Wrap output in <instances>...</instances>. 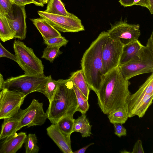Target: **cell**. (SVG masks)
Listing matches in <instances>:
<instances>
[{
  "label": "cell",
  "instance_id": "23",
  "mask_svg": "<svg viewBox=\"0 0 153 153\" xmlns=\"http://www.w3.org/2000/svg\"><path fill=\"white\" fill-rule=\"evenodd\" d=\"M74 120L73 116L66 115L60 119L56 124L63 134L71 137V134L73 133Z\"/></svg>",
  "mask_w": 153,
  "mask_h": 153
},
{
  "label": "cell",
  "instance_id": "14",
  "mask_svg": "<svg viewBox=\"0 0 153 153\" xmlns=\"http://www.w3.org/2000/svg\"><path fill=\"white\" fill-rule=\"evenodd\" d=\"M147 94H153V73L147 79L144 83L134 93L127 97L125 103L126 111L142 99Z\"/></svg>",
  "mask_w": 153,
  "mask_h": 153
},
{
  "label": "cell",
  "instance_id": "9",
  "mask_svg": "<svg viewBox=\"0 0 153 153\" xmlns=\"http://www.w3.org/2000/svg\"><path fill=\"white\" fill-rule=\"evenodd\" d=\"M0 92V120L16 116L21 109L26 96L5 88H3Z\"/></svg>",
  "mask_w": 153,
  "mask_h": 153
},
{
  "label": "cell",
  "instance_id": "36",
  "mask_svg": "<svg viewBox=\"0 0 153 153\" xmlns=\"http://www.w3.org/2000/svg\"><path fill=\"white\" fill-rule=\"evenodd\" d=\"M132 5L140 6L149 9L148 0H134Z\"/></svg>",
  "mask_w": 153,
  "mask_h": 153
},
{
  "label": "cell",
  "instance_id": "34",
  "mask_svg": "<svg viewBox=\"0 0 153 153\" xmlns=\"http://www.w3.org/2000/svg\"><path fill=\"white\" fill-rule=\"evenodd\" d=\"M131 153H144V152L142 146V141L138 139L134 146Z\"/></svg>",
  "mask_w": 153,
  "mask_h": 153
},
{
  "label": "cell",
  "instance_id": "4",
  "mask_svg": "<svg viewBox=\"0 0 153 153\" xmlns=\"http://www.w3.org/2000/svg\"><path fill=\"white\" fill-rule=\"evenodd\" d=\"M47 78L44 74L30 75L25 74L12 77L4 81L3 88L17 91L25 96L34 92L44 94L45 84Z\"/></svg>",
  "mask_w": 153,
  "mask_h": 153
},
{
  "label": "cell",
  "instance_id": "6",
  "mask_svg": "<svg viewBox=\"0 0 153 153\" xmlns=\"http://www.w3.org/2000/svg\"><path fill=\"white\" fill-rule=\"evenodd\" d=\"M118 67L124 77L128 80L141 74L153 73V48L144 46L139 59Z\"/></svg>",
  "mask_w": 153,
  "mask_h": 153
},
{
  "label": "cell",
  "instance_id": "5",
  "mask_svg": "<svg viewBox=\"0 0 153 153\" xmlns=\"http://www.w3.org/2000/svg\"><path fill=\"white\" fill-rule=\"evenodd\" d=\"M13 48L16 62L25 74L36 75L44 74L42 61L35 55L32 49L19 40L14 41Z\"/></svg>",
  "mask_w": 153,
  "mask_h": 153
},
{
  "label": "cell",
  "instance_id": "30",
  "mask_svg": "<svg viewBox=\"0 0 153 153\" xmlns=\"http://www.w3.org/2000/svg\"><path fill=\"white\" fill-rule=\"evenodd\" d=\"M13 4L10 0H0V13L7 19L13 18Z\"/></svg>",
  "mask_w": 153,
  "mask_h": 153
},
{
  "label": "cell",
  "instance_id": "16",
  "mask_svg": "<svg viewBox=\"0 0 153 153\" xmlns=\"http://www.w3.org/2000/svg\"><path fill=\"white\" fill-rule=\"evenodd\" d=\"M143 46L138 40L124 45L119 66L139 59Z\"/></svg>",
  "mask_w": 153,
  "mask_h": 153
},
{
  "label": "cell",
  "instance_id": "41",
  "mask_svg": "<svg viewBox=\"0 0 153 153\" xmlns=\"http://www.w3.org/2000/svg\"><path fill=\"white\" fill-rule=\"evenodd\" d=\"M4 81L3 76L0 73V91L3 88Z\"/></svg>",
  "mask_w": 153,
  "mask_h": 153
},
{
  "label": "cell",
  "instance_id": "17",
  "mask_svg": "<svg viewBox=\"0 0 153 153\" xmlns=\"http://www.w3.org/2000/svg\"><path fill=\"white\" fill-rule=\"evenodd\" d=\"M30 20L41 34L44 40L61 36L59 32L45 19L40 17Z\"/></svg>",
  "mask_w": 153,
  "mask_h": 153
},
{
  "label": "cell",
  "instance_id": "31",
  "mask_svg": "<svg viewBox=\"0 0 153 153\" xmlns=\"http://www.w3.org/2000/svg\"><path fill=\"white\" fill-rule=\"evenodd\" d=\"M68 41L62 36L50 38L44 40V43L47 45L59 46L61 47L66 45Z\"/></svg>",
  "mask_w": 153,
  "mask_h": 153
},
{
  "label": "cell",
  "instance_id": "8",
  "mask_svg": "<svg viewBox=\"0 0 153 153\" xmlns=\"http://www.w3.org/2000/svg\"><path fill=\"white\" fill-rule=\"evenodd\" d=\"M140 28L138 24H129L126 20L121 19L111 25L107 32L108 37L119 41L124 46L138 40L141 34Z\"/></svg>",
  "mask_w": 153,
  "mask_h": 153
},
{
  "label": "cell",
  "instance_id": "42",
  "mask_svg": "<svg viewBox=\"0 0 153 153\" xmlns=\"http://www.w3.org/2000/svg\"><path fill=\"white\" fill-rule=\"evenodd\" d=\"M42 3L44 4L47 3L48 1V0H41Z\"/></svg>",
  "mask_w": 153,
  "mask_h": 153
},
{
  "label": "cell",
  "instance_id": "38",
  "mask_svg": "<svg viewBox=\"0 0 153 153\" xmlns=\"http://www.w3.org/2000/svg\"><path fill=\"white\" fill-rule=\"evenodd\" d=\"M94 144V143H91L78 150L74 152H73V153H85L86 150L90 146Z\"/></svg>",
  "mask_w": 153,
  "mask_h": 153
},
{
  "label": "cell",
  "instance_id": "25",
  "mask_svg": "<svg viewBox=\"0 0 153 153\" xmlns=\"http://www.w3.org/2000/svg\"><path fill=\"white\" fill-rule=\"evenodd\" d=\"M108 114L109 122L113 124H124L128 118L125 107L118 108Z\"/></svg>",
  "mask_w": 153,
  "mask_h": 153
},
{
  "label": "cell",
  "instance_id": "32",
  "mask_svg": "<svg viewBox=\"0 0 153 153\" xmlns=\"http://www.w3.org/2000/svg\"><path fill=\"white\" fill-rule=\"evenodd\" d=\"M114 134L118 137H120L123 136H126L127 131L122 124L119 123H114Z\"/></svg>",
  "mask_w": 153,
  "mask_h": 153
},
{
  "label": "cell",
  "instance_id": "3",
  "mask_svg": "<svg viewBox=\"0 0 153 153\" xmlns=\"http://www.w3.org/2000/svg\"><path fill=\"white\" fill-rule=\"evenodd\" d=\"M57 81V88L46 112L52 124H56L64 116H73L77 107L73 82L69 79Z\"/></svg>",
  "mask_w": 153,
  "mask_h": 153
},
{
  "label": "cell",
  "instance_id": "13",
  "mask_svg": "<svg viewBox=\"0 0 153 153\" xmlns=\"http://www.w3.org/2000/svg\"><path fill=\"white\" fill-rule=\"evenodd\" d=\"M47 134L64 153H73L71 147V137L63 134L56 124H52L46 129Z\"/></svg>",
  "mask_w": 153,
  "mask_h": 153
},
{
  "label": "cell",
  "instance_id": "22",
  "mask_svg": "<svg viewBox=\"0 0 153 153\" xmlns=\"http://www.w3.org/2000/svg\"><path fill=\"white\" fill-rule=\"evenodd\" d=\"M45 11L50 13L73 16L75 15L68 12L61 0H49Z\"/></svg>",
  "mask_w": 153,
  "mask_h": 153
},
{
  "label": "cell",
  "instance_id": "26",
  "mask_svg": "<svg viewBox=\"0 0 153 153\" xmlns=\"http://www.w3.org/2000/svg\"><path fill=\"white\" fill-rule=\"evenodd\" d=\"M73 87L76 96L77 105L76 112L78 111L82 114H85L89 108L88 100L74 84Z\"/></svg>",
  "mask_w": 153,
  "mask_h": 153
},
{
  "label": "cell",
  "instance_id": "35",
  "mask_svg": "<svg viewBox=\"0 0 153 153\" xmlns=\"http://www.w3.org/2000/svg\"><path fill=\"white\" fill-rule=\"evenodd\" d=\"M13 4L18 5L25 6L30 4H34V2L32 0H10Z\"/></svg>",
  "mask_w": 153,
  "mask_h": 153
},
{
  "label": "cell",
  "instance_id": "39",
  "mask_svg": "<svg viewBox=\"0 0 153 153\" xmlns=\"http://www.w3.org/2000/svg\"><path fill=\"white\" fill-rule=\"evenodd\" d=\"M149 7V10L151 14H153V0H148Z\"/></svg>",
  "mask_w": 153,
  "mask_h": 153
},
{
  "label": "cell",
  "instance_id": "37",
  "mask_svg": "<svg viewBox=\"0 0 153 153\" xmlns=\"http://www.w3.org/2000/svg\"><path fill=\"white\" fill-rule=\"evenodd\" d=\"M134 0H119L120 5L124 7L132 6Z\"/></svg>",
  "mask_w": 153,
  "mask_h": 153
},
{
  "label": "cell",
  "instance_id": "33",
  "mask_svg": "<svg viewBox=\"0 0 153 153\" xmlns=\"http://www.w3.org/2000/svg\"><path fill=\"white\" fill-rule=\"evenodd\" d=\"M5 57L11 59L16 62L15 55L13 54L7 50L0 42V58Z\"/></svg>",
  "mask_w": 153,
  "mask_h": 153
},
{
  "label": "cell",
  "instance_id": "29",
  "mask_svg": "<svg viewBox=\"0 0 153 153\" xmlns=\"http://www.w3.org/2000/svg\"><path fill=\"white\" fill-rule=\"evenodd\" d=\"M61 47L59 46L47 45L43 52L42 58L53 62L55 59L62 53V52L60 51Z\"/></svg>",
  "mask_w": 153,
  "mask_h": 153
},
{
  "label": "cell",
  "instance_id": "11",
  "mask_svg": "<svg viewBox=\"0 0 153 153\" xmlns=\"http://www.w3.org/2000/svg\"><path fill=\"white\" fill-rule=\"evenodd\" d=\"M123 45L108 36L103 45L102 59L104 75L119 66Z\"/></svg>",
  "mask_w": 153,
  "mask_h": 153
},
{
  "label": "cell",
  "instance_id": "27",
  "mask_svg": "<svg viewBox=\"0 0 153 153\" xmlns=\"http://www.w3.org/2000/svg\"><path fill=\"white\" fill-rule=\"evenodd\" d=\"M26 153H38L39 148L38 146L37 139L35 134H29L27 135L24 143Z\"/></svg>",
  "mask_w": 153,
  "mask_h": 153
},
{
  "label": "cell",
  "instance_id": "2",
  "mask_svg": "<svg viewBox=\"0 0 153 153\" xmlns=\"http://www.w3.org/2000/svg\"><path fill=\"white\" fill-rule=\"evenodd\" d=\"M108 36L107 31L102 32L85 51L81 61V69L87 83L96 94L104 75L102 50Z\"/></svg>",
  "mask_w": 153,
  "mask_h": 153
},
{
  "label": "cell",
  "instance_id": "12",
  "mask_svg": "<svg viewBox=\"0 0 153 153\" xmlns=\"http://www.w3.org/2000/svg\"><path fill=\"white\" fill-rule=\"evenodd\" d=\"M25 6L13 4V18H7L14 38L21 40L25 39L27 32Z\"/></svg>",
  "mask_w": 153,
  "mask_h": 153
},
{
  "label": "cell",
  "instance_id": "19",
  "mask_svg": "<svg viewBox=\"0 0 153 153\" xmlns=\"http://www.w3.org/2000/svg\"><path fill=\"white\" fill-rule=\"evenodd\" d=\"M69 79L88 100L90 89L81 69L72 73Z\"/></svg>",
  "mask_w": 153,
  "mask_h": 153
},
{
  "label": "cell",
  "instance_id": "28",
  "mask_svg": "<svg viewBox=\"0 0 153 153\" xmlns=\"http://www.w3.org/2000/svg\"><path fill=\"white\" fill-rule=\"evenodd\" d=\"M58 85L57 80L53 79L51 75L47 76L44 86V94L47 97L49 102L51 100Z\"/></svg>",
  "mask_w": 153,
  "mask_h": 153
},
{
  "label": "cell",
  "instance_id": "21",
  "mask_svg": "<svg viewBox=\"0 0 153 153\" xmlns=\"http://www.w3.org/2000/svg\"><path fill=\"white\" fill-rule=\"evenodd\" d=\"M18 123L19 119L17 115L4 119L0 134V141L12 134Z\"/></svg>",
  "mask_w": 153,
  "mask_h": 153
},
{
  "label": "cell",
  "instance_id": "7",
  "mask_svg": "<svg viewBox=\"0 0 153 153\" xmlns=\"http://www.w3.org/2000/svg\"><path fill=\"white\" fill-rule=\"evenodd\" d=\"M17 115L19 119V123L13 134L25 126L29 127L41 126L48 118L47 114L43 109V103L35 99L33 100L26 109H20Z\"/></svg>",
  "mask_w": 153,
  "mask_h": 153
},
{
  "label": "cell",
  "instance_id": "24",
  "mask_svg": "<svg viewBox=\"0 0 153 153\" xmlns=\"http://www.w3.org/2000/svg\"><path fill=\"white\" fill-rule=\"evenodd\" d=\"M14 38L7 18L0 13V39L4 42Z\"/></svg>",
  "mask_w": 153,
  "mask_h": 153
},
{
  "label": "cell",
  "instance_id": "40",
  "mask_svg": "<svg viewBox=\"0 0 153 153\" xmlns=\"http://www.w3.org/2000/svg\"><path fill=\"white\" fill-rule=\"evenodd\" d=\"M34 2V4L37 6L43 7L44 4L42 3L41 0H32Z\"/></svg>",
  "mask_w": 153,
  "mask_h": 153
},
{
  "label": "cell",
  "instance_id": "15",
  "mask_svg": "<svg viewBox=\"0 0 153 153\" xmlns=\"http://www.w3.org/2000/svg\"><path fill=\"white\" fill-rule=\"evenodd\" d=\"M27 135L25 132H16L7 137L0 148V153H16L22 147Z\"/></svg>",
  "mask_w": 153,
  "mask_h": 153
},
{
  "label": "cell",
  "instance_id": "1",
  "mask_svg": "<svg viewBox=\"0 0 153 153\" xmlns=\"http://www.w3.org/2000/svg\"><path fill=\"white\" fill-rule=\"evenodd\" d=\"M131 83L125 79L119 67L104 75L96 94L98 104L104 114L125 107L126 100L131 94L128 87Z\"/></svg>",
  "mask_w": 153,
  "mask_h": 153
},
{
  "label": "cell",
  "instance_id": "18",
  "mask_svg": "<svg viewBox=\"0 0 153 153\" xmlns=\"http://www.w3.org/2000/svg\"><path fill=\"white\" fill-rule=\"evenodd\" d=\"M153 99V94H147L144 98L126 111L128 117L135 116H137L140 118L142 117L152 104Z\"/></svg>",
  "mask_w": 153,
  "mask_h": 153
},
{
  "label": "cell",
  "instance_id": "20",
  "mask_svg": "<svg viewBox=\"0 0 153 153\" xmlns=\"http://www.w3.org/2000/svg\"><path fill=\"white\" fill-rule=\"evenodd\" d=\"M91 127L85 114H82L77 118L74 119L73 132H79L82 137H87L92 134Z\"/></svg>",
  "mask_w": 153,
  "mask_h": 153
},
{
  "label": "cell",
  "instance_id": "43",
  "mask_svg": "<svg viewBox=\"0 0 153 153\" xmlns=\"http://www.w3.org/2000/svg\"></svg>",
  "mask_w": 153,
  "mask_h": 153
},
{
  "label": "cell",
  "instance_id": "10",
  "mask_svg": "<svg viewBox=\"0 0 153 153\" xmlns=\"http://www.w3.org/2000/svg\"><path fill=\"white\" fill-rule=\"evenodd\" d=\"M40 17L45 19L58 31L63 32H76L85 30L81 20L75 15L73 16L58 15L38 11Z\"/></svg>",
  "mask_w": 153,
  "mask_h": 153
}]
</instances>
